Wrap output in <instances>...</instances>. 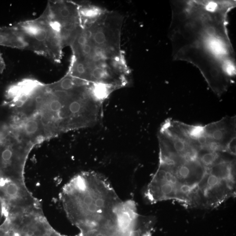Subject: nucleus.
<instances>
[{"mask_svg":"<svg viewBox=\"0 0 236 236\" xmlns=\"http://www.w3.org/2000/svg\"><path fill=\"white\" fill-rule=\"evenodd\" d=\"M144 196L150 203L172 200L186 208L214 209L236 196V176L225 163L205 166L198 153H159L158 169Z\"/></svg>","mask_w":236,"mask_h":236,"instance_id":"obj_1","label":"nucleus"},{"mask_svg":"<svg viewBox=\"0 0 236 236\" xmlns=\"http://www.w3.org/2000/svg\"><path fill=\"white\" fill-rule=\"evenodd\" d=\"M63 198L68 217L91 229L112 220L122 201L107 179L93 172L74 177L66 186Z\"/></svg>","mask_w":236,"mask_h":236,"instance_id":"obj_2","label":"nucleus"},{"mask_svg":"<svg viewBox=\"0 0 236 236\" xmlns=\"http://www.w3.org/2000/svg\"><path fill=\"white\" fill-rule=\"evenodd\" d=\"M26 45L27 48L36 54L59 62L63 47L59 34L43 14L36 19L15 25Z\"/></svg>","mask_w":236,"mask_h":236,"instance_id":"obj_3","label":"nucleus"},{"mask_svg":"<svg viewBox=\"0 0 236 236\" xmlns=\"http://www.w3.org/2000/svg\"><path fill=\"white\" fill-rule=\"evenodd\" d=\"M123 20L119 13L104 11L93 21L82 25L81 30L92 48L120 54Z\"/></svg>","mask_w":236,"mask_h":236,"instance_id":"obj_4","label":"nucleus"},{"mask_svg":"<svg viewBox=\"0 0 236 236\" xmlns=\"http://www.w3.org/2000/svg\"><path fill=\"white\" fill-rule=\"evenodd\" d=\"M11 128L0 143V176L18 181L22 179L27 156L34 145Z\"/></svg>","mask_w":236,"mask_h":236,"instance_id":"obj_5","label":"nucleus"},{"mask_svg":"<svg viewBox=\"0 0 236 236\" xmlns=\"http://www.w3.org/2000/svg\"><path fill=\"white\" fill-rule=\"evenodd\" d=\"M44 13L56 26L63 44H71L81 28L79 5L68 1L49 2Z\"/></svg>","mask_w":236,"mask_h":236,"instance_id":"obj_6","label":"nucleus"},{"mask_svg":"<svg viewBox=\"0 0 236 236\" xmlns=\"http://www.w3.org/2000/svg\"><path fill=\"white\" fill-rule=\"evenodd\" d=\"M236 116H226L220 120L204 126L205 133L211 149L228 153L229 146L236 139Z\"/></svg>","mask_w":236,"mask_h":236,"instance_id":"obj_7","label":"nucleus"},{"mask_svg":"<svg viewBox=\"0 0 236 236\" xmlns=\"http://www.w3.org/2000/svg\"><path fill=\"white\" fill-rule=\"evenodd\" d=\"M8 214L6 203L2 197L0 195V219L3 216H6Z\"/></svg>","mask_w":236,"mask_h":236,"instance_id":"obj_8","label":"nucleus"},{"mask_svg":"<svg viewBox=\"0 0 236 236\" xmlns=\"http://www.w3.org/2000/svg\"><path fill=\"white\" fill-rule=\"evenodd\" d=\"M6 68V64L0 52V74L3 72Z\"/></svg>","mask_w":236,"mask_h":236,"instance_id":"obj_9","label":"nucleus"},{"mask_svg":"<svg viewBox=\"0 0 236 236\" xmlns=\"http://www.w3.org/2000/svg\"><path fill=\"white\" fill-rule=\"evenodd\" d=\"M26 234L27 236H32L34 234V232L32 230H29Z\"/></svg>","mask_w":236,"mask_h":236,"instance_id":"obj_10","label":"nucleus"},{"mask_svg":"<svg viewBox=\"0 0 236 236\" xmlns=\"http://www.w3.org/2000/svg\"><path fill=\"white\" fill-rule=\"evenodd\" d=\"M29 230V228H28V227H27V226H24V227H23L22 231L24 233H26Z\"/></svg>","mask_w":236,"mask_h":236,"instance_id":"obj_11","label":"nucleus"},{"mask_svg":"<svg viewBox=\"0 0 236 236\" xmlns=\"http://www.w3.org/2000/svg\"><path fill=\"white\" fill-rule=\"evenodd\" d=\"M42 236H51V234L49 233H45Z\"/></svg>","mask_w":236,"mask_h":236,"instance_id":"obj_12","label":"nucleus"},{"mask_svg":"<svg viewBox=\"0 0 236 236\" xmlns=\"http://www.w3.org/2000/svg\"><path fill=\"white\" fill-rule=\"evenodd\" d=\"M3 180V178H2V177L0 176V184H1V182H2V181Z\"/></svg>","mask_w":236,"mask_h":236,"instance_id":"obj_13","label":"nucleus"}]
</instances>
